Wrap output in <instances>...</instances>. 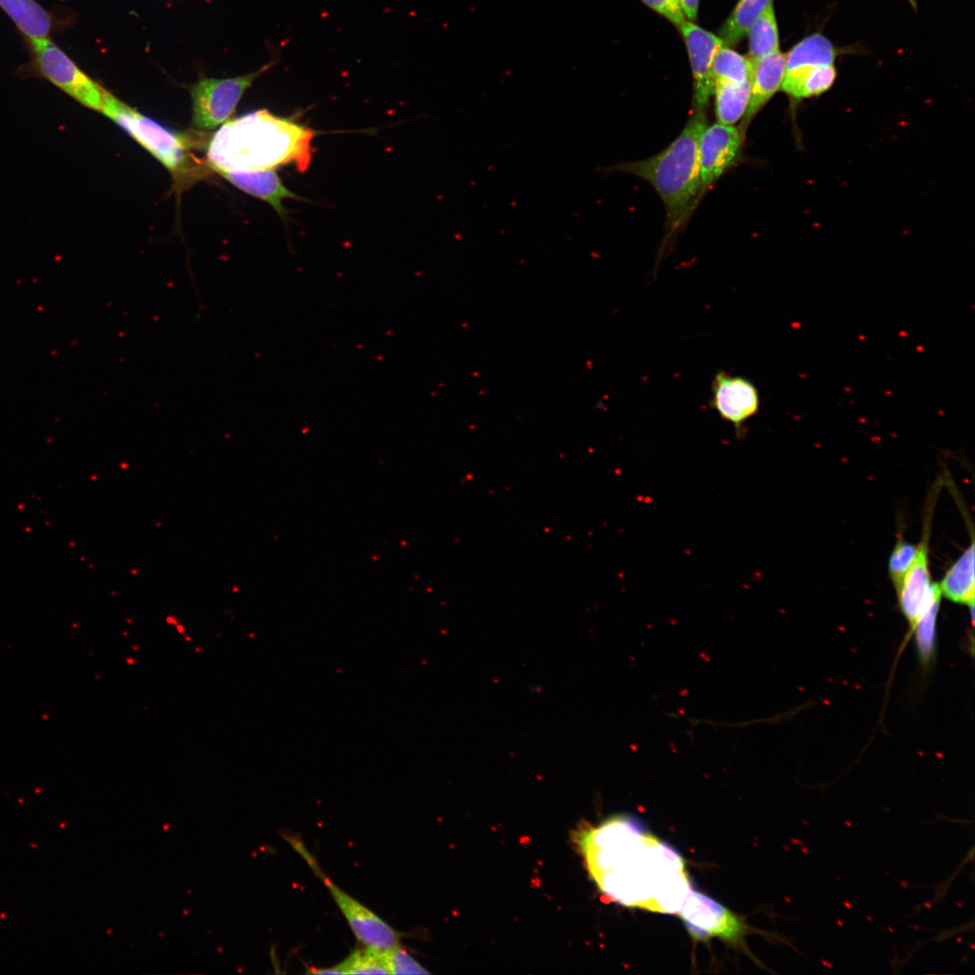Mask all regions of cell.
Listing matches in <instances>:
<instances>
[{
    "label": "cell",
    "instance_id": "obj_5",
    "mask_svg": "<svg viewBox=\"0 0 975 975\" xmlns=\"http://www.w3.org/2000/svg\"><path fill=\"white\" fill-rule=\"evenodd\" d=\"M32 72L84 107L99 111L105 88L83 71L51 37L27 40Z\"/></svg>",
    "mask_w": 975,
    "mask_h": 975
},
{
    "label": "cell",
    "instance_id": "obj_14",
    "mask_svg": "<svg viewBox=\"0 0 975 975\" xmlns=\"http://www.w3.org/2000/svg\"><path fill=\"white\" fill-rule=\"evenodd\" d=\"M218 173L242 191L268 203L283 220L287 218L283 200H303L283 183L274 169Z\"/></svg>",
    "mask_w": 975,
    "mask_h": 975
},
{
    "label": "cell",
    "instance_id": "obj_1",
    "mask_svg": "<svg viewBox=\"0 0 975 975\" xmlns=\"http://www.w3.org/2000/svg\"><path fill=\"white\" fill-rule=\"evenodd\" d=\"M574 840L592 881L614 902L674 914L692 889L680 854L634 818L582 824Z\"/></svg>",
    "mask_w": 975,
    "mask_h": 975
},
{
    "label": "cell",
    "instance_id": "obj_18",
    "mask_svg": "<svg viewBox=\"0 0 975 975\" xmlns=\"http://www.w3.org/2000/svg\"><path fill=\"white\" fill-rule=\"evenodd\" d=\"M843 51L826 36L815 32L805 36L794 45L785 57V71L806 67L834 65L836 58Z\"/></svg>",
    "mask_w": 975,
    "mask_h": 975
},
{
    "label": "cell",
    "instance_id": "obj_19",
    "mask_svg": "<svg viewBox=\"0 0 975 975\" xmlns=\"http://www.w3.org/2000/svg\"><path fill=\"white\" fill-rule=\"evenodd\" d=\"M713 94L718 122L734 125L747 112L750 98V82L737 84L715 81Z\"/></svg>",
    "mask_w": 975,
    "mask_h": 975
},
{
    "label": "cell",
    "instance_id": "obj_4",
    "mask_svg": "<svg viewBox=\"0 0 975 975\" xmlns=\"http://www.w3.org/2000/svg\"><path fill=\"white\" fill-rule=\"evenodd\" d=\"M113 120L172 172L183 170L186 156L184 137L141 114L105 89L99 110Z\"/></svg>",
    "mask_w": 975,
    "mask_h": 975
},
{
    "label": "cell",
    "instance_id": "obj_28",
    "mask_svg": "<svg viewBox=\"0 0 975 975\" xmlns=\"http://www.w3.org/2000/svg\"><path fill=\"white\" fill-rule=\"evenodd\" d=\"M687 20L694 21L698 15L700 0H680Z\"/></svg>",
    "mask_w": 975,
    "mask_h": 975
},
{
    "label": "cell",
    "instance_id": "obj_13",
    "mask_svg": "<svg viewBox=\"0 0 975 975\" xmlns=\"http://www.w3.org/2000/svg\"><path fill=\"white\" fill-rule=\"evenodd\" d=\"M785 72V57L780 51L751 61L750 98L739 126L744 133L756 115L781 89Z\"/></svg>",
    "mask_w": 975,
    "mask_h": 975
},
{
    "label": "cell",
    "instance_id": "obj_12",
    "mask_svg": "<svg viewBox=\"0 0 975 975\" xmlns=\"http://www.w3.org/2000/svg\"><path fill=\"white\" fill-rule=\"evenodd\" d=\"M896 591L900 608L911 627L933 600L941 598L939 584L933 583L931 580L927 532L918 544V552L914 562Z\"/></svg>",
    "mask_w": 975,
    "mask_h": 975
},
{
    "label": "cell",
    "instance_id": "obj_6",
    "mask_svg": "<svg viewBox=\"0 0 975 975\" xmlns=\"http://www.w3.org/2000/svg\"><path fill=\"white\" fill-rule=\"evenodd\" d=\"M275 63L273 60L255 71L233 78H200L190 87L192 125L199 130H213L226 122L246 90Z\"/></svg>",
    "mask_w": 975,
    "mask_h": 975
},
{
    "label": "cell",
    "instance_id": "obj_16",
    "mask_svg": "<svg viewBox=\"0 0 975 975\" xmlns=\"http://www.w3.org/2000/svg\"><path fill=\"white\" fill-rule=\"evenodd\" d=\"M837 78L835 65H821L785 71L781 89L794 101L820 96Z\"/></svg>",
    "mask_w": 975,
    "mask_h": 975
},
{
    "label": "cell",
    "instance_id": "obj_20",
    "mask_svg": "<svg viewBox=\"0 0 975 975\" xmlns=\"http://www.w3.org/2000/svg\"><path fill=\"white\" fill-rule=\"evenodd\" d=\"M772 3L773 0H738L720 27L718 36L725 45L736 46L747 36L755 20Z\"/></svg>",
    "mask_w": 975,
    "mask_h": 975
},
{
    "label": "cell",
    "instance_id": "obj_21",
    "mask_svg": "<svg viewBox=\"0 0 975 975\" xmlns=\"http://www.w3.org/2000/svg\"><path fill=\"white\" fill-rule=\"evenodd\" d=\"M748 37V55L751 60H757L779 51V32L774 3L770 4L750 26Z\"/></svg>",
    "mask_w": 975,
    "mask_h": 975
},
{
    "label": "cell",
    "instance_id": "obj_22",
    "mask_svg": "<svg viewBox=\"0 0 975 975\" xmlns=\"http://www.w3.org/2000/svg\"><path fill=\"white\" fill-rule=\"evenodd\" d=\"M751 61L728 45H721L717 51L712 62V79L715 81H726L741 84L749 81Z\"/></svg>",
    "mask_w": 975,
    "mask_h": 975
},
{
    "label": "cell",
    "instance_id": "obj_25",
    "mask_svg": "<svg viewBox=\"0 0 975 975\" xmlns=\"http://www.w3.org/2000/svg\"><path fill=\"white\" fill-rule=\"evenodd\" d=\"M917 552L918 545H914L903 538L897 540L888 561V573L895 589L914 562Z\"/></svg>",
    "mask_w": 975,
    "mask_h": 975
},
{
    "label": "cell",
    "instance_id": "obj_26",
    "mask_svg": "<svg viewBox=\"0 0 975 975\" xmlns=\"http://www.w3.org/2000/svg\"><path fill=\"white\" fill-rule=\"evenodd\" d=\"M383 958L389 974L428 973L400 944L383 952Z\"/></svg>",
    "mask_w": 975,
    "mask_h": 975
},
{
    "label": "cell",
    "instance_id": "obj_10",
    "mask_svg": "<svg viewBox=\"0 0 975 975\" xmlns=\"http://www.w3.org/2000/svg\"><path fill=\"white\" fill-rule=\"evenodd\" d=\"M745 133L719 122L706 125L699 142L700 194L717 181L740 154Z\"/></svg>",
    "mask_w": 975,
    "mask_h": 975
},
{
    "label": "cell",
    "instance_id": "obj_8",
    "mask_svg": "<svg viewBox=\"0 0 975 975\" xmlns=\"http://www.w3.org/2000/svg\"><path fill=\"white\" fill-rule=\"evenodd\" d=\"M677 914L690 934L698 940L715 937L738 943L743 940L747 931L740 917L692 888Z\"/></svg>",
    "mask_w": 975,
    "mask_h": 975
},
{
    "label": "cell",
    "instance_id": "obj_2",
    "mask_svg": "<svg viewBox=\"0 0 975 975\" xmlns=\"http://www.w3.org/2000/svg\"><path fill=\"white\" fill-rule=\"evenodd\" d=\"M315 135L292 118L260 109L223 125L211 136L206 155L216 172L261 171L287 163L302 172L311 164Z\"/></svg>",
    "mask_w": 975,
    "mask_h": 975
},
{
    "label": "cell",
    "instance_id": "obj_9",
    "mask_svg": "<svg viewBox=\"0 0 975 975\" xmlns=\"http://www.w3.org/2000/svg\"><path fill=\"white\" fill-rule=\"evenodd\" d=\"M710 406L720 417L731 423L737 436L743 437L746 423L760 408L757 386L749 379L719 370L711 381Z\"/></svg>",
    "mask_w": 975,
    "mask_h": 975
},
{
    "label": "cell",
    "instance_id": "obj_11",
    "mask_svg": "<svg viewBox=\"0 0 975 975\" xmlns=\"http://www.w3.org/2000/svg\"><path fill=\"white\" fill-rule=\"evenodd\" d=\"M679 32L687 50L693 79L694 111L705 112L713 93L712 62L721 39L693 21L685 20Z\"/></svg>",
    "mask_w": 975,
    "mask_h": 975
},
{
    "label": "cell",
    "instance_id": "obj_23",
    "mask_svg": "<svg viewBox=\"0 0 975 975\" xmlns=\"http://www.w3.org/2000/svg\"><path fill=\"white\" fill-rule=\"evenodd\" d=\"M336 967L339 974H389L383 952L367 946L353 951Z\"/></svg>",
    "mask_w": 975,
    "mask_h": 975
},
{
    "label": "cell",
    "instance_id": "obj_27",
    "mask_svg": "<svg viewBox=\"0 0 975 975\" xmlns=\"http://www.w3.org/2000/svg\"><path fill=\"white\" fill-rule=\"evenodd\" d=\"M657 14L665 18L675 27L686 20L680 0H640Z\"/></svg>",
    "mask_w": 975,
    "mask_h": 975
},
{
    "label": "cell",
    "instance_id": "obj_3",
    "mask_svg": "<svg viewBox=\"0 0 975 975\" xmlns=\"http://www.w3.org/2000/svg\"><path fill=\"white\" fill-rule=\"evenodd\" d=\"M706 125L705 112L693 111L677 137L658 153L599 169L601 173L632 174L653 186L664 206L666 240L699 200V142Z\"/></svg>",
    "mask_w": 975,
    "mask_h": 975
},
{
    "label": "cell",
    "instance_id": "obj_15",
    "mask_svg": "<svg viewBox=\"0 0 975 975\" xmlns=\"http://www.w3.org/2000/svg\"><path fill=\"white\" fill-rule=\"evenodd\" d=\"M0 8L26 40L50 37L54 16L36 0H0Z\"/></svg>",
    "mask_w": 975,
    "mask_h": 975
},
{
    "label": "cell",
    "instance_id": "obj_24",
    "mask_svg": "<svg viewBox=\"0 0 975 975\" xmlns=\"http://www.w3.org/2000/svg\"><path fill=\"white\" fill-rule=\"evenodd\" d=\"M941 598L933 600L921 614L912 628L921 659L928 662L933 657L935 645V625Z\"/></svg>",
    "mask_w": 975,
    "mask_h": 975
},
{
    "label": "cell",
    "instance_id": "obj_29",
    "mask_svg": "<svg viewBox=\"0 0 975 975\" xmlns=\"http://www.w3.org/2000/svg\"><path fill=\"white\" fill-rule=\"evenodd\" d=\"M307 972L313 974H339L336 965L328 968H312Z\"/></svg>",
    "mask_w": 975,
    "mask_h": 975
},
{
    "label": "cell",
    "instance_id": "obj_17",
    "mask_svg": "<svg viewBox=\"0 0 975 975\" xmlns=\"http://www.w3.org/2000/svg\"><path fill=\"white\" fill-rule=\"evenodd\" d=\"M974 543H971L939 583L941 593L951 601L974 608Z\"/></svg>",
    "mask_w": 975,
    "mask_h": 975
},
{
    "label": "cell",
    "instance_id": "obj_7",
    "mask_svg": "<svg viewBox=\"0 0 975 975\" xmlns=\"http://www.w3.org/2000/svg\"><path fill=\"white\" fill-rule=\"evenodd\" d=\"M292 845L306 860L312 871L327 887L357 939L365 946L379 952L400 944L401 934L372 910L339 887L320 868L309 850L293 839Z\"/></svg>",
    "mask_w": 975,
    "mask_h": 975
}]
</instances>
